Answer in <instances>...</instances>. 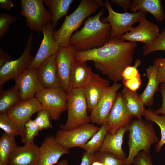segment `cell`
Masks as SVG:
<instances>
[{"label":"cell","mask_w":165,"mask_h":165,"mask_svg":"<svg viewBox=\"0 0 165 165\" xmlns=\"http://www.w3.org/2000/svg\"><path fill=\"white\" fill-rule=\"evenodd\" d=\"M105 6L101 0H81L74 11L65 16L60 28L54 31V38L60 47L69 46L70 38L73 33L82 22L98 9Z\"/></svg>","instance_id":"obj_3"},{"label":"cell","mask_w":165,"mask_h":165,"mask_svg":"<svg viewBox=\"0 0 165 165\" xmlns=\"http://www.w3.org/2000/svg\"><path fill=\"white\" fill-rule=\"evenodd\" d=\"M158 69L154 64L146 69V75L148 78L147 85L139 97L144 105L150 106L154 103L155 93L159 90V84L157 79Z\"/></svg>","instance_id":"obj_25"},{"label":"cell","mask_w":165,"mask_h":165,"mask_svg":"<svg viewBox=\"0 0 165 165\" xmlns=\"http://www.w3.org/2000/svg\"><path fill=\"white\" fill-rule=\"evenodd\" d=\"M113 3L121 7L125 12L130 9L132 2L130 0H112Z\"/></svg>","instance_id":"obj_43"},{"label":"cell","mask_w":165,"mask_h":165,"mask_svg":"<svg viewBox=\"0 0 165 165\" xmlns=\"http://www.w3.org/2000/svg\"><path fill=\"white\" fill-rule=\"evenodd\" d=\"M44 109L49 112L51 119L58 120L67 109L68 94L61 86L43 89L35 95Z\"/></svg>","instance_id":"obj_7"},{"label":"cell","mask_w":165,"mask_h":165,"mask_svg":"<svg viewBox=\"0 0 165 165\" xmlns=\"http://www.w3.org/2000/svg\"><path fill=\"white\" fill-rule=\"evenodd\" d=\"M57 165H69V164L67 160H61L57 163Z\"/></svg>","instance_id":"obj_48"},{"label":"cell","mask_w":165,"mask_h":165,"mask_svg":"<svg viewBox=\"0 0 165 165\" xmlns=\"http://www.w3.org/2000/svg\"><path fill=\"white\" fill-rule=\"evenodd\" d=\"M128 155L124 165H131L138 153L143 151L149 154L152 145L159 141L152 123L141 119H136L129 125Z\"/></svg>","instance_id":"obj_4"},{"label":"cell","mask_w":165,"mask_h":165,"mask_svg":"<svg viewBox=\"0 0 165 165\" xmlns=\"http://www.w3.org/2000/svg\"><path fill=\"white\" fill-rule=\"evenodd\" d=\"M0 128L9 136L15 137L20 135L19 130L7 113L0 114Z\"/></svg>","instance_id":"obj_33"},{"label":"cell","mask_w":165,"mask_h":165,"mask_svg":"<svg viewBox=\"0 0 165 165\" xmlns=\"http://www.w3.org/2000/svg\"><path fill=\"white\" fill-rule=\"evenodd\" d=\"M42 109L44 108L40 102L34 97L21 101L8 112V116L19 130L21 139L24 135L25 124L32 115Z\"/></svg>","instance_id":"obj_11"},{"label":"cell","mask_w":165,"mask_h":165,"mask_svg":"<svg viewBox=\"0 0 165 165\" xmlns=\"http://www.w3.org/2000/svg\"><path fill=\"white\" fill-rule=\"evenodd\" d=\"M10 57L7 53L4 52L1 48L0 50V68L7 62L11 60Z\"/></svg>","instance_id":"obj_45"},{"label":"cell","mask_w":165,"mask_h":165,"mask_svg":"<svg viewBox=\"0 0 165 165\" xmlns=\"http://www.w3.org/2000/svg\"><path fill=\"white\" fill-rule=\"evenodd\" d=\"M53 28L52 23L45 25L42 32L43 38L37 52L28 68L37 69L43 62L51 56L55 55L60 46L53 36Z\"/></svg>","instance_id":"obj_16"},{"label":"cell","mask_w":165,"mask_h":165,"mask_svg":"<svg viewBox=\"0 0 165 165\" xmlns=\"http://www.w3.org/2000/svg\"><path fill=\"white\" fill-rule=\"evenodd\" d=\"M122 84L114 82L106 91L90 116L93 124L102 125L107 122L113 105L116 100L117 92Z\"/></svg>","instance_id":"obj_14"},{"label":"cell","mask_w":165,"mask_h":165,"mask_svg":"<svg viewBox=\"0 0 165 165\" xmlns=\"http://www.w3.org/2000/svg\"><path fill=\"white\" fill-rule=\"evenodd\" d=\"M134 165H153L152 159L149 154L141 151H140L134 159Z\"/></svg>","instance_id":"obj_40"},{"label":"cell","mask_w":165,"mask_h":165,"mask_svg":"<svg viewBox=\"0 0 165 165\" xmlns=\"http://www.w3.org/2000/svg\"><path fill=\"white\" fill-rule=\"evenodd\" d=\"M164 29H165V28H164Z\"/></svg>","instance_id":"obj_49"},{"label":"cell","mask_w":165,"mask_h":165,"mask_svg":"<svg viewBox=\"0 0 165 165\" xmlns=\"http://www.w3.org/2000/svg\"><path fill=\"white\" fill-rule=\"evenodd\" d=\"M105 6L107 9L108 15L101 19L103 23H109L111 26V37L119 38L126 33L130 31L133 28V25L139 22L145 16L146 12L140 10L136 13L125 12L119 13L113 10L108 0L105 1Z\"/></svg>","instance_id":"obj_6"},{"label":"cell","mask_w":165,"mask_h":165,"mask_svg":"<svg viewBox=\"0 0 165 165\" xmlns=\"http://www.w3.org/2000/svg\"><path fill=\"white\" fill-rule=\"evenodd\" d=\"M143 54L147 56L155 51H165V29H164L156 39L152 43L144 44L142 46Z\"/></svg>","instance_id":"obj_34"},{"label":"cell","mask_w":165,"mask_h":165,"mask_svg":"<svg viewBox=\"0 0 165 165\" xmlns=\"http://www.w3.org/2000/svg\"><path fill=\"white\" fill-rule=\"evenodd\" d=\"M73 0H44V2L49 9L53 29L58 20L67 13Z\"/></svg>","instance_id":"obj_27"},{"label":"cell","mask_w":165,"mask_h":165,"mask_svg":"<svg viewBox=\"0 0 165 165\" xmlns=\"http://www.w3.org/2000/svg\"><path fill=\"white\" fill-rule=\"evenodd\" d=\"M17 18L10 14L2 13L0 14V38L1 39L7 32L10 25Z\"/></svg>","instance_id":"obj_37"},{"label":"cell","mask_w":165,"mask_h":165,"mask_svg":"<svg viewBox=\"0 0 165 165\" xmlns=\"http://www.w3.org/2000/svg\"><path fill=\"white\" fill-rule=\"evenodd\" d=\"M40 131L34 120L30 119L25 125V131L23 138L21 139L24 145L33 143L35 137Z\"/></svg>","instance_id":"obj_32"},{"label":"cell","mask_w":165,"mask_h":165,"mask_svg":"<svg viewBox=\"0 0 165 165\" xmlns=\"http://www.w3.org/2000/svg\"><path fill=\"white\" fill-rule=\"evenodd\" d=\"M133 117L127 109L122 93H118L107 119L108 132L114 134L120 128L129 125Z\"/></svg>","instance_id":"obj_15"},{"label":"cell","mask_w":165,"mask_h":165,"mask_svg":"<svg viewBox=\"0 0 165 165\" xmlns=\"http://www.w3.org/2000/svg\"><path fill=\"white\" fill-rule=\"evenodd\" d=\"M110 86L109 81L92 72L88 82L82 88L86 101L88 111H92Z\"/></svg>","instance_id":"obj_18"},{"label":"cell","mask_w":165,"mask_h":165,"mask_svg":"<svg viewBox=\"0 0 165 165\" xmlns=\"http://www.w3.org/2000/svg\"><path fill=\"white\" fill-rule=\"evenodd\" d=\"M139 22L137 27H133L130 31L119 38L126 41L135 42H140L146 45L153 43L160 34L158 27L148 20L145 16Z\"/></svg>","instance_id":"obj_13"},{"label":"cell","mask_w":165,"mask_h":165,"mask_svg":"<svg viewBox=\"0 0 165 165\" xmlns=\"http://www.w3.org/2000/svg\"><path fill=\"white\" fill-rule=\"evenodd\" d=\"M137 46L135 42L111 38L102 46L86 51L76 50L75 61H93L95 68L114 82L122 80V74L131 66Z\"/></svg>","instance_id":"obj_1"},{"label":"cell","mask_w":165,"mask_h":165,"mask_svg":"<svg viewBox=\"0 0 165 165\" xmlns=\"http://www.w3.org/2000/svg\"><path fill=\"white\" fill-rule=\"evenodd\" d=\"M20 14L25 17L27 26L31 31L42 32L43 28L51 22V17L42 0H21Z\"/></svg>","instance_id":"obj_8"},{"label":"cell","mask_w":165,"mask_h":165,"mask_svg":"<svg viewBox=\"0 0 165 165\" xmlns=\"http://www.w3.org/2000/svg\"><path fill=\"white\" fill-rule=\"evenodd\" d=\"M36 69L38 80L44 89L61 86L55 55L47 59Z\"/></svg>","instance_id":"obj_21"},{"label":"cell","mask_w":165,"mask_h":165,"mask_svg":"<svg viewBox=\"0 0 165 165\" xmlns=\"http://www.w3.org/2000/svg\"><path fill=\"white\" fill-rule=\"evenodd\" d=\"M99 128L93 124L87 123L69 130H58L55 137L58 142L67 149L74 147L82 148Z\"/></svg>","instance_id":"obj_10"},{"label":"cell","mask_w":165,"mask_h":165,"mask_svg":"<svg viewBox=\"0 0 165 165\" xmlns=\"http://www.w3.org/2000/svg\"><path fill=\"white\" fill-rule=\"evenodd\" d=\"M121 93L129 113L138 119H141L145 109L139 95L125 87Z\"/></svg>","instance_id":"obj_26"},{"label":"cell","mask_w":165,"mask_h":165,"mask_svg":"<svg viewBox=\"0 0 165 165\" xmlns=\"http://www.w3.org/2000/svg\"><path fill=\"white\" fill-rule=\"evenodd\" d=\"M13 7V3L11 0H0V8L8 10H9Z\"/></svg>","instance_id":"obj_46"},{"label":"cell","mask_w":165,"mask_h":165,"mask_svg":"<svg viewBox=\"0 0 165 165\" xmlns=\"http://www.w3.org/2000/svg\"><path fill=\"white\" fill-rule=\"evenodd\" d=\"M141 61L138 59H136L133 66H128L123 71L122 75V80H126L136 77H140L138 67L141 64Z\"/></svg>","instance_id":"obj_38"},{"label":"cell","mask_w":165,"mask_h":165,"mask_svg":"<svg viewBox=\"0 0 165 165\" xmlns=\"http://www.w3.org/2000/svg\"><path fill=\"white\" fill-rule=\"evenodd\" d=\"M94 156L102 162L105 165H124L125 160L117 158L113 154L108 152L98 151L94 154Z\"/></svg>","instance_id":"obj_35"},{"label":"cell","mask_w":165,"mask_h":165,"mask_svg":"<svg viewBox=\"0 0 165 165\" xmlns=\"http://www.w3.org/2000/svg\"><path fill=\"white\" fill-rule=\"evenodd\" d=\"M94 157V154H91L85 151L82 154L80 165H91Z\"/></svg>","instance_id":"obj_44"},{"label":"cell","mask_w":165,"mask_h":165,"mask_svg":"<svg viewBox=\"0 0 165 165\" xmlns=\"http://www.w3.org/2000/svg\"><path fill=\"white\" fill-rule=\"evenodd\" d=\"M129 125L120 128L114 134L108 132L98 151L111 153L119 159L125 160L126 155L122 145L124 135L128 131Z\"/></svg>","instance_id":"obj_22"},{"label":"cell","mask_w":165,"mask_h":165,"mask_svg":"<svg viewBox=\"0 0 165 165\" xmlns=\"http://www.w3.org/2000/svg\"><path fill=\"white\" fill-rule=\"evenodd\" d=\"M158 69L157 79L159 83H165V57L158 58L153 61Z\"/></svg>","instance_id":"obj_39"},{"label":"cell","mask_w":165,"mask_h":165,"mask_svg":"<svg viewBox=\"0 0 165 165\" xmlns=\"http://www.w3.org/2000/svg\"><path fill=\"white\" fill-rule=\"evenodd\" d=\"M108 131L107 122L101 125L91 138L82 148L91 154L98 151Z\"/></svg>","instance_id":"obj_29"},{"label":"cell","mask_w":165,"mask_h":165,"mask_svg":"<svg viewBox=\"0 0 165 165\" xmlns=\"http://www.w3.org/2000/svg\"><path fill=\"white\" fill-rule=\"evenodd\" d=\"M39 148L34 143L22 146L17 145L9 157L8 165H36Z\"/></svg>","instance_id":"obj_20"},{"label":"cell","mask_w":165,"mask_h":165,"mask_svg":"<svg viewBox=\"0 0 165 165\" xmlns=\"http://www.w3.org/2000/svg\"><path fill=\"white\" fill-rule=\"evenodd\" d=\"M93 72L86 62L74 60L72 64L70 77L72 89L82 88L88 82Z\"/></svg>","instance_id":"obj_23"},{"label":"cell","mask_w":165,"mask_h":165,"mask_svg":"<svg viewBox=\"0 0 165 165\" xmlns=\"http://www.w3.org/2000/svg\"><path fill=\"white\" fill-rule=\"evenodd\" d=\"M37 112V116L34 120L40 131L53 127L50 121L51 118L50 114L47 110L42 109Z\"/></svg>","instance_id":"obj_36"},{"label":"cell","mask_w":165,"mask_h":165,"mask_svg":"<svg viewBox=\"0 0 165 165\" xmlns=\"http://www.w3.org/2000/svg\"><path fill=\"white\" fill-rule=\"evenodd\" d=\"M68 94L67 118L66 123L60 126V129L64 130H71L91 122L82 88L72 89Z\"/></svg>","instance_id":"obj_5"},{"label":"cell","mask_w":165,"mask_h":165,"mask_svg":"<svg viewBox=\"0 0 165 165\" xmlns=\"http://www.w3.org/2000/svg\"><path fill=\"white\" fill-rule=\"evenodd\" d=\"M33 35L31 33L24 51L18 59L11 60L0 68V89L10 79L16 80L27 68L33 57L31 53Z\"/></svg>","instance_id":"obj_9"},{"label":"cell","mask_w":165,"mask_h":165,"mask_svg":"<svg viewBox=\"0 0 165 165\" xmlns=\"http://www.w3.org/2000/svg\"><path fill=\"white\" fill-rule=\"evenodd\" d=\"M39 157L36 165H53L61 157L68 154L69 150L59 143L55 137H46L39 148Z\"/></svg>","instance_id":"obj_17"},{"label":"cell","mask_w":165,"mask_h":165,"mask_svg":"<svg viewBox=\"0 0 165 165\" xmlns=\"http://www.w3.org/2000/svg\"><path fill=\"white\" fill-rule=\"evenodd\" d=\"M15 81L21 101L34 97L37 92L44 89L38 80L36 68H28Z\"/></svg>","instance_id":"obj_19"},{"label":"cell","mask_w":165,"mask_h":165,"mask_svg":"<svg viewBox=\"0 0 165 165\" xmlns=\"http://www.w3.org/2000/svg\"><path fill=\"white\" fill-rule=\"evenodd\" d=\"M104 12L102 9L94 16L88 17L83 27L72 35L69 45L76 50L83 51L101 47L108 42L111 38V26L101 21Z\"/></svg>","instance_id":"obj_2"},{"label":"cell","mask_w":165,"mask_h":165,"mask_svg":"<svg viewBox=\"0 0 165 165\" xmlns=\"http://www.w3.org/2000/svg\"><path fill=\"white\" fill-rule=\"evenodd\" d=\"M0 114L8 112L21 101L19 91L16 85L4 90L0 89Z\"/></svg>","instance_id":"obj_28"},{"label":"cell","mask_w":165,"mask_h":165,"mask_svg":"<svg viewBox=\"0 0 165 165\" xmlns=\"http://www.w3.org/2000/svg\"><path fill=\"white\" fill-rule=\"evenodd\" d=\"M123 83L124 87L135 92L138 89L141 84L140 77H136L131 79L123 80Z\"/></svg>","instance_id":"obj_41"},{"label":"cell","mask_w":165,"mask_h":165,"mask_svg":"<svg viewBox=\"0 0 165 165\" xmlns=\"http://www.w3.org/2000/svg\"><path fill=\"white\" fill-rule=\"evenodd\" d=\"M94 160L91 165H105L101 161L96 158L94 155Z\"/></svg>","instance_id":"obj_47"},{"label":"cell","mask_w":165,"mask_h":165,"mask_svg":"<svg viewBox=\"0 0 165 165\" xmlns=\"http://www.w3.org/2000/svg\"><path fill=\"white\" fill-rule=\"evenodd\" d=\"M76 50L70 45L60 47L55 54L57 73L61 86L67 93L72 89L70 77Z\"/></svg>","instance_id":"obj_12"},{"label":"cell","mask_w":165,"mask_h":165,"mask_svg":"<svg viewBox=\"0 0 165 165\" xmlns=\"http://www.w3.org/2000/svg\"><path fill=\"white\" fill-rule=\"evenodd\" d=\"M130 10L134 13L140 10L149 12L159 22L162 21L165 16L160 0H134Z\"/></svg>","instance_id":"obj_24"},{"label":"cell","mask_w":165,"mask_h":165,"mask_svg":"<svg viewBox=\"0 0 165 165\" xmlns=\"http://www.w3.org/2000/svg\"><path fill=\"white\" fill-rule=\"evenodd\" d=\"M160 91L162 98V103L161 107L155 111L157 115L162 114L165 115V83H161L160 87Z\"/></svg>","instance_id":"obj_42"},{"label":"cell","mask_w":165,"mask_h":165,"mask_svg":"<svg viewBox=\"0 0 165 165\" xmlns=\"http://www.w3.org/2000/svg\"><path fill=\"white\" fill-rule=\"evenodd\" d=\"M14 137L3 133L0 138V165H8L9 157L17 145Z\"/></svg>","instance_id":"obj_31"},{"label":"cell","mask_w":165,"mask_h":165,"mask_svg":"<svg viewBox=\"0 0 165 165\" xmlns=\"http://www.w3.org/2000/svg\"><path fill=\"white\" fill-rule=\"evenodd\" d=\"M143 116L147 120L155 123L160 128L161 138L157 143L155 147L156 152H159L165 144V115H159L151 109H145Z\"/></svg>","instance_id":"obj_30"}]
</instances>
